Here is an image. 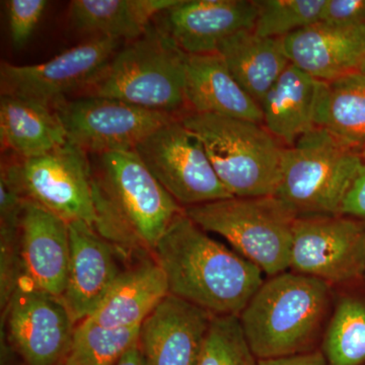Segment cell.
<instances>
[{"mask_svg":"<svg viewBox=\"0 0 365 365\" xmlns=\"http://www.w3.org/2000/svg\"><path fill=\"white\" fill-rule=\"evenodd\" d=\"M339 215L365 220V163L360 165L341 202Z\"/></svg>","mask_w":365,"mask_h":365,"instance_id":"31","label":"cell"},{"mask_svg":"<svg viewBox=\"0 0 365 365\" xmlns=\"http://www.w3.org/2000/svg\"><path fill=\"white\" fill-rule=\"evenodd\" d=\"M323 352L327 365L365 364V304L343 299L325 334Z\"/></svg>","mask_w":365,"mask_h":365,"instance_id":"27","label":"cell"},{"mask_svg":"<svg viewBox=\"0 0 365 365\" xmlns=\"http://www.w3.org/2000/svg\"><path fill=\"white\" fill-rule=\"evenodd\" d=\"M26 200L39 204L67 222H83L96 228L97 212L88 153L67 143L48 153L21 158L2 167Z\"/></svg>","mask_w":365,"mask_h":365,"instance_id":"8","label":"cell"},{"mask_svg":"<svg viewBox=\"0 0 365 365\" xmlns=\"http://www.w3.org/2000/svg\"><path fill=\"white\" fill-rule=\"evenodd\" d=\"M258 365H327V361L323 352L313 350L292 356L260 359Z\"/></svg>","mask_w":365,"mask_h":365,"instance_id":"33","label":"cell"},{"mask_svg":"<svg viewBox=\"0 0 365 365\" xmlns=\"http://www.w3.org/2000/svg\"><path fill=\"white\" fill-rule=\"evenodd\" d=\"M153 251L170 294L213 316H240L264 282L258 266L211 239L184 211Z\"/></svg>","mask_w":365,"mask_h":365,"instance_id":"1","label":"cell"},{"mask_svg":"<svg viewBox=\"0 0 365 365\" xmlns=\"http://www.w3.org/2000/svg\"><path fill=\"white\" fill-rule=\"evenodd\" d=\"M68 225L71 261L61 299L76 323L100 306L120 273L111 245L95 227L83 222Z\"/></svg>","mask_w":365,"mask_h":365,"instance_id":"18","label":"cell"},{"mask_svg":"<svg viewBox=\"0 0 365 365\" xmlns=\"http://www.w3.org/2000/svg\"><path fill=\"white\" fill-rule=\"evenodd\" d=\"M256 2L251 0H178L157 18V25L187 55L208 54L230 36L253 30Z\"/></svg>","mask_w":365,"mask_h":365,"instance_id":"14","label":"cell"},{"mask_svg":"<svg viewBox=\"0 0 365 365\" xmlns=\"http://www.w3.org/2000/svg\"><path fill=\"white\" fill-rule=\"evenodd\" d=\"M73 324L62 299L36 288H16L9 304V340L26 365L63 364Z\"/></svg>","mask_w":365,"mask_h":365,"instance_id":"13","label":"cell"},{"mask_svg":"<svg viewBox=\"0 0 365 365\" xmlns=\"http://www.w3.org/2000/svg\"><path fill=\"white\" fill-rule=\"evenodd\" d=\"M329 297V283L294 271L264 281L239 316L255 356L270 359L313 351Z\"/></svg>","mask_w":365,"mask_h":365,"instance_id":"3","label":"cell"},{"mask_svg":"<svg viewBox=\"0 0 365 365\" xmlns=\"http://www.w3.org/2000/svg\"><path fill=\"white\" fill-rule=\"evenodd\" d=\"M359 71L364 72V73H365V62L364 63V66H361V68H360Z\"/></svg>","mask_w":365,"mask_h":365,"instance_id":"35","label":"cell"},{"mask_svg":"<svg viewBox=\"0 0 365 365\" xmlns=\"http://www.w3.org/2000/svg\"><path fill=\"white\" fill-rule=\"evenodd\" d=\"M115 365H145L138 345L125 353L124 356Z\"/></svg>","mask_w":365,"mask_h":365,"instance_id":"34","label":"cell"},{"mask_svg":"<svg viewBox=\"0 0 365 365\" xmlns=\"http://www.w3.org/2000/svg\"><path fill=\"white\" fill-rule=\"evenodd\" d=\"M120 40L96 37L43 63L14 66L2 62L1 95L53 106L66 93L88 90L117 53Z\"/></svg>","mask_w":365,"mask_h":365,"instance_id":"12","label":"cell"},{"mask_svg":"<svg viewBox=\"0 0 365 365\" xmlns=\"http://www.w3.org/2000/svg\"><path fill=\"white\" fill-rule=\"evenodd\" d=\"M187 54L158 26L114 55L109 66L86 90L91 97L122 101L151 111L182 117L187 109Z\"/></svg>","mask_w":365,"mask_h":365,"instance_id":"5","label":"cell"},{"mask_svg":"<svg viewBox=\"0 0 365 365\" xmlns=\"http://www.w3.org/2000/svg\"><path fill=\"white\" fill-rule=\"evenodd\" d=\"M314 125L350 148H365V73L355 71L332 81H322Z\"/></svg>","mask_w":365,"mask_h":365,"instance_id":"25","label":"cell"},{"mask_svg":"<svg viewBox=\"0 0 365 365\" xmlns=\"http://www.w3.org/2000/svg\"><path fill=\"white\" fill-rule=\"evenodd\" d=\"M170 294L167 277L157 261L120 273L100 306L86 321L103 328L140 327Z\"/></svg>","mask_w":365,"mask_h":365,"instance_id":"20","label":"cell"},{"mask_svg":"<svg viewBox=\"0 0 365 365\" xmlns=\"http://www.w3.org/2000/svg\"><path fill=\"white\" fill-rule=\"evenodd\" d=\"M213 314L169 294L141 324L145 365H197Z\"/></svg>","mask_w":365,"mask_h":365,"instance_id":"15","label":"cell"},{"mask_svg":"<svg viewBox=\"0 0 365 365\" xmlns=\"http://www.w3.org/2000/svg\"><path fill=\"white\" fill-rule=\"evenodd\" d=\"M47 4L46 0L6 1L9 34L14 47L21 49L32 38Z\"/></svg>","mask_w":365,"mask_h":365,"instance_id":"30","label":"cell"},{"mask_svg":"<svg viewBox=\"0 0 365 365\" xmlns=\"http://www.w3.org/2000/svg\"><path fill=\"white\" fill-rule=\"evenodd\" d=\"M362 158H364V162L365 163V148L361 151Z\"/></svg>","mask_w":365,"mask_h":365,"instance_id":"36","label":"cell"},{"mask_svg":"<svg viewBox=\"0 0 365 365\" xmlns=\"http://www.w3.org/2000/svg\"><path fill=\"white\" fill-rule=\"evenodd\" d=\"M290 269L329 282L365 274V227L339 215H300L295 222Z\"/></svg>","mask_w":365,"mask_h":365,"instance_id":"11","label":"cell"},{"mask_svg":"<svg viewBox=\"0 0 365 365\" xmlns=\"http://www.w3.org/2000/svg\"><path fill=\"white\" fill-rule=\"evenodd\" d=\"M66 129L67 141L88 155L135 150L146 137L177 115L151 111L113 98H61L52 106Z\"/></svg>","mask_w":365,"mask_h":365,"instance_id":"10","label":"cell"},{"mask_svg":"<svg viewBox=\"0 0 365 365\" xmlns=\"http://www.w3.org/2000/svg\"><path fill=\"white\" fill-rule=\"evenodd\" d=\"M20 253L29 287L61 299L71 261L68 222L25 199L20 215Z\"/></svg>","mask_w":365,"mask_h":365,"instance_id":"16","label":"cell"},{"mask_svg":"<svg viewBox=\"0 0 365 365\" xmlns=\"http://www.w3.org/2000/svg\"><path fill=\"white\" fill-rule=\"evenodd\" d=\"M135 153L180 205L190 207L232 197L216 175L202 143L180 118L146 137Z\"/></svg>","mask_w":365,"mask_h":365,"instance_id":"9","label":"cell"},{"mask_svg":"<svg viewBox=\"0 0 365 365\" xmlns=\"http://www.w3.org/2000/svg\"><path fill=\"white\" fill-rule=\"evenodd\" d=\"M102 235L151 250L184 209L153 177L135 150L88 155Z\"/></svg>","mask_w":365,"mask_h":365,"instance_id":"2","label":"cell"},{"mask_svg":"<svg viewBox=\"0 0 365 365\" xmlns=\"http://www.w3.org/2000/svg\"><path fill=\"white\" fill-rule=\"evenodd\" d=\"M178 0H73L71 23L78 30L98 37L134 41L146 32L151 21Z\"/></svg>","mask_w":365,"mask_h":365,"instance_id":"24","label":"cell"},{"mask_svg":"<svg viewBox=\"0 0 365 365\" xmlns=\"http://www.w3.org/2000/svg\"><path fill=\"white\" fill-rule=\"evenodd\" d=\"M323 21L365 25V0H327Z\"/></svg>","mask_w":365,"mask_h":365,"instance_id":"32","label":"cell"},{"mask_svg":"<svg viewBox=\"0 0 365 365\" xmlns=\"http://www.w3.org/2000/svg\"><path fill=\"white\" fill-rule=\"evenodd\" d=\"M290 63L332 81L359 71L365 62V25L322 21L283 39Z\"/></svg>","mask_w":365,"mask_h":365,"instance_id":"17","label":"cell"},{"mask_svg":"<svg viewBox=\"0 0 365 365\" xmlns=\"http://www.w3.org/2000/svg\"><path fill=\"white\" fill-rule=\"evenodd\" d=\"M0 137L2 145L21 158L67 143L66 129L52 106L9 95L0 98Z\"/></svg>","mask_w":365,"mask_h":365,"instance_id":"23","label":"cell"},{"mask_svg":"<svg viewBox=\"0 0 365 365\" xmlns=\"http://www.w3.org/2000/svg\"><path fill=\"white\" fill-rule=\"evenodd\" d=\"M258 14L254 31L259 36L284 39L323 21L327 0H255Z\"/></svg>","mask_w":365,"mask_h":365,"instance_id":"28","label":"cell"},{"mask_svg":"<svg viewBox=\"0 0 365 365\" xmlns=\"http://www.w3.org/2000/svg\"><path fill=\"white\" fill-rule=\"evenodd\" d=\"M180 119L202 143L230 195L275 196L285 146L263 124L196 113H187Z\"/></svg>","mask_w":365,"mask_h":365,"instance_id":"4","label":"cell"},{"mask_svg":"<svg viewBox=\"0 0 365 365\" xmlns=\"http://www.w3.org/2000/svg\"><path fill=\"white\" fill-rule=\"evenodd\" d=\"M216 53L225 60L237 83L259 105L290 64L283 39L262 37L254 29L230 36Z\"/></svg>","mask_w":365,"mask_h":365,"instance_id":"22","label":"cell"},{"mask_svg":"<svg viewBox=\"0 0 365 365\" xmlns=\"http://www.w3.org/2000/svg\"><path fill=\"white\" fill-rule=\"evenodd\" d=\"M321 83L290 63L261 101L263 126L285 148L316 127Z\"/></svg>","mask_w":365,"mask_h":365,"instance_id":"21","label":"cell"},{"mask_svg":"<svg viewBox=\"0 0 365 365\" xmlns=\"http://www.w3.org/2000/svg\"><path fill=\"white\" fill-rule=\"evenodd\" d=\"M362 163L360 151L314 127L285 148L275 197L297 216L339 215L343 197Z\"/></svg>","mask_w":365,"mask_h":365,"instance_id":"7","label":"cell"},{"mask_svg":"<svg viewBox=\"0 0 365 365\" xmlns=\"http://www.w3.org/2000/svg\"><path fill=\"white\" fill-rule=\"evenodd\" d=\"M185 97L188 113L263 124L261 107L235 81L218 53L187 55Z\"/></svg>","mask_w":365,"mask_h":365,"instance_id":"19","label":"cell"},{"mask_svg":"<svg viewBox=\"0 0 365 365\" xmlns=\"http://www.w3.org/2000/svg\"><path fill=\"white\" fill-rule=\"evenodd\" d=\"M140 327L108 329L83 319L74 329L63 365H115L138 345Z\"/></svg>","mask_w":365,"mask_h":365,"instance_id":"26","label":"cell"},{"mask_svg":"<svg viewBox=\"0 0 365 365\" xmlns=\"http://www.w3.org/2000/svg\"><path fill=\"white\" fill-rule=\"evenodd\" d=\"M205 232L222 235L267 275L290 268L297 213L275 196L230 197L184 208Z\"/></svg>","mask_w":365,"mask_h":365,"instance_id":"6","label":"cell"},{"mask_svg":"<svg viewBox=\"0 0 365 365\" xmlns=\"http://www.w3.org/2000/svg\"><path fill=\"white\" fill-rule=\"evenodd\" d=\"M239 316H213L197 365H258Z\"/></svg>","mask_w":365,"mask_h":365,"instance_id":"29","label":"cell"}]
</instances>
